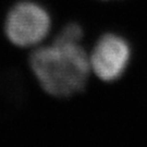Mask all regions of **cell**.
<instances>
[{
	"label": "cell",
	"mask_w": 147,
	"mask_h": 147,
	"mask_svg": "<svg viewBox=\"0 0 147 147\" xmlns=\"http://www.w3.org/2000/svg\"><path fill=\"white\" fill-rule=\"evenodd\" d=\"M30 64L42 89L55 97H70L84 88L89 58L79 44L55 42L32 53Z\"/></svg>",
	"instance_id": "6da1fadb"
},
{
	"label": "cell",
	"mask_w": 147,
	"mask_h": 147,
	"mask_svg": "<svg viewBox=\"0 0 147 147\" xmlns=\"http://www.w3.org/2000/svg\"><path fill=\"white\" fill-rule=\"evenodd\" d=\"M50 24V16L42 7L31 1L20 2L7 16L5 34L13 45L30 47L47 36Z\"/></svg>",
	"instance_id": "7a4b0ae2"
},
{
	"label": "cell",
	"mask_w": 147,
	"mask_h": 147,
	"mask_svg": "<svg viewBox=\"0 0 147 147\" xmlns=\"http://www.w3.org/2000/svg\"><path fill=\"white\" fill-rule=\"evenodd\" d=\"M130 58L131 49L126 40L115 34H107L97 42L89 63L100 80L112 82L122 76Z\"/></svg>",
	"instance_id": "3957f363"
},
{
	"label": "cell",
	"mask_w": 147,
	"mask_h": 147,
	"mask_svg": "<svg viewBox=\"0 0 147 147\" xmlns=\"http://www.w3.org/2000/svg\"><path fill=\"white\" fill-rule=\"evenodd\" d=\"M83 37V30L79 24H69L59 34L55 42L60 44H79Z\"/></svg>",
	"instance_id": "277c9868"
}]
</instances>
